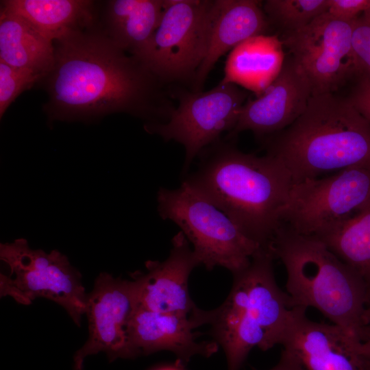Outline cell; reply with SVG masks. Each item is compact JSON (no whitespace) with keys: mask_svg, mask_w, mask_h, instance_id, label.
<instances>
[{"mask_svg":"<svg viewBox=\"0 0 370 370\" xmlns=\"http://www.w3.org/2000/svg\"><path fill=\"white\" fill-rule=\"evenodd\" d=\"M95 25L53 41L54 63L42 79L49 120L86 122L119 112L149 119L164 114L156 105L160 81Z\"/></svg>","mask_w":370,"mask_h":370,"instance_id":"6da1fadb","label":"cell"},{"mask_svg":"<svg viewBox=\"0 0 370 370\" xmlns=\"http://www.w3.org/2000/svg\"><path fill=\"white\" fill-rule=\"evenodd\" d=\"M183 182L223 211L249 238L269 250L293 186L278 159L221 144Z\"/></svg>","mask_w":370,"mask_h":370,"instance_id":"7a4b0ae2","label":"cell"},{"mask_svg":"<svg viewBox=\"0 0 370 370\" xmlns=\"http://www.w3.org/2000/svg\"><path fill=\"white\" fill-rule=\"evenodd\" d=\"M293 184L355 166H370V121L334 93L312 95L304 112L265 139Z\"/></svg>","mask_w":370,"mask_h":370,"instance_id":"3957f363","label":"cell"},{"mask_svg":"<svg viewBox=\"0 0 370 370\" xmlns=\"http://www.w3.org/2000/svg\"><path fill=\"white\" fill-rule=\"evenodd\" d=\"M269 251L260 250L243 270L233 274L231 291L219 307L201 310V325L225 354L227 370H240L254 347L267 351L280 345L294 306L278 286Z\"/></svg>","mask_w":370,"mask_h":370,"instance_id":"277c9868","label":"cell"},{"mask_svg":"<svg viewBox=\"0 0 370 370\" xmlns=\"http://www.w3.org/2000/svg\"><path fill=\"white\" fill-rule=\"evenodd\" d=\"M269 251L284 264L294 307L314 308L358 341L370 297L364 280L320 240L282 224Z\"/></svg>","mask_w":370,"mask_h":370,"instance_id":"5b68a950","label":"cell"},{"mask_svg":"<svg viewBox=\"0 0 370 370\" xmlns=\"http://www.w3.org/2000/svg\"><path fill=\"white\" fill-rule=\"evenodd\" d=\"M157 201L160 217L181 228L200 264L208 270L222 267L236 273L264 249L184 182L176 189L160 188Z\"/></svg>","mask_w":370,"mask_h":370,"instance_id":"8992f818","label":"cell"},{"mask_svg":"<svg viewBox=\"0 0 370 370\" xmlns=\"http://www.w3.org/2000/svg\"><path fill=\"white\" fill-rule=\"evenodd\" d=\"M0 259L9 272L0 274L1 297L9 296L23 305L35 299H50L63 307L80 326L86 314L88 294L80 273L57 250L47 253L32 249L27 240L1 243Z\"/></svg>","mask_w":370,"mask_h":370,"instance_id":"52a82bcc","label":"cell"},{"mask_svg":"<svg viewBox=\"0 0 370 370\" xmlns=\"http://www.w3.org/2000/svg\"><path fill=\"white\" fill-rule=\"evenodd\" d=\"M369 202L370 166H355L293 184L281 221L297 234L319 238Z\"/></svg>","mask_w":370,"mask_h":370,"instance_id":"ba28073f","label":"cell"},{"mask_svg":"<svg viewBox=\"0 0 370 370\" xmlns=\"http://www.w3.org/2000/svg\"><path fill=\"white\" fill-rule=\"evenodd\" d=\"M213 1L164 0L145 62L160 82L194 79L206 53Z\"/></svg>","mask_w":370,"mask_h":370,"instance_id":"9c48e42d","label":"cell"},{"mask_svg":"<svg viewBox=\"0 0 370 370\" xmlns=\"http://www.w3.org/2000/svg\"><path fill=\"white\" fill-rule=\"evenodd\" d=\"M247 95L230 83H219L206 92H185L166 122H150L144 128L164 140L182 144L185 149L184 171H187L207 145L216 142L223 132L234 128Z\"/></svg>","mask_w":370,"mask_h":370,"instance_id":"30bf717a","label":"cell"},{"mask_svg":"<svg viewBox=\"0 0 370 370\" xmlns=\"http://www.w3.org/2000/svg\"><path fill=\"white\" fill-rule=\"evenodd\" d=\"M352 32V21L325 12L304 28L284 35L282 44L308 79L312 95L334 93L354 78Z\"/></svg>","mask_w":370,"mask_h":370,"instance_id":"8fae6325","label":"cell"},{"mask_svg":"<svg viewBox=\"0 0 370 370\" xmlns=\"http://www.w3.org/2000/svg\"><path fill=\"white\" fill-rule=\"evenodd\" d=\"M136 307V282L101 273L88 294L86 314L89 335L85 344L75 353L74 368L82 370L88 356L105 352L109 360L133 358L127 327Z\"/></svg>","mask_w":370,"mask_h":370,"instance_id":"7c38bea8","label":"cell"},{"mask_svg":"<svg viewBox=\"0 0 370 370\" xmlns=\"http://www.w3.org/2000/svg\"><path fill=\"white\" fill-rule=\"evenodd\" d=\"M295 306L280 345L304 370H370L357 339L341 327L310 320Z\"/></svg>","mask_w":370,"mask_h":370,"instance_id":"4fadbf2b","label":"cell"},{"mask_svg":"<svg viewBox=\"0 0 370 370\" xmlns=\"http://www.w3.org/2000/svg\"><path fill=\"white\" fill-rule=\"evenodd\" d=\"M312 96L310 84L293 58L284 57L275 79L255 99L246 101L230 137L251 131L265 139L284 130L306 110Z\"/></svg>","mask_w":370,"mask_h":370,"instance_id":"5bb4252c","label":"cell"},{"mask_svg":"<svg viewBox=\"0 0 370 370\" xmlns=\"http://www.w3.org/2000/svg\"><path fill=\"white\" fill-rule=\"evenodd\" d=\"M201 264L182 232L172 239L167 258L148 260L146 273L136 272V307L193 317L199 310L188 290L189 276Z\"/></svg>","mask_w":370,"mask_h":370,"instance_id":"9a60e30c","label":"cell"},{"mask_svg":"<svg viewBox=\"0 0 370 370\" xmlns=\"http://www.w3.org/2000/svg\"><path fill=\"white\" fill-rule=\"evenodd\" d=\"M199 327L189 316L154 312L136 307L127 327L132 357L169 351L185 364L195 356H211L218 350L217 342L197 341L194 330Z\"/></svg>","mask_w":370,"mask_h":370,"instance_id":"2e32d148","label":"cell"},{"mask_svg":"<svg viewBox=\"0 0 370 370\" xmlns=\"http://www.w3.org/2000/svg\"><path fill=\"white\" fill-rule=\"evenodd\" d=\"M269 22L255 0H214L205 57L194 77V91H200L217 61L245 40L264 35Z\"/></svg>","mask_w":370,"mask_h":370,"instance_id":"e0dca14e","label":"cell"},{"mask_svg":"<svg viewBox=\"0 0 370 370\" xmlns=\"http://www.w3.org/2000/svg\"><path fill=\"white\" fill-rule=\"evenodd\" d=\"M164 5V0L108 1L102 29L119 48L145 65Z\"/></svg>","mask_w":370,"mask_h":370,"instance_id":"ac0fdd59","label":"cell"},{"mask_svg":"<svg viewBox=\"0 0 370 370\" xmlns=\"http://www.w3.org/2000/svg\"><path fill=\"white\" fill-rule=\"evenodd\" d=\"M277 36L260 35L233 49L221 84H234L260 96L279 73L285 55Z\"/></svg>","mask_w":370,"mask_h":370,"instance_id":"d6986e66","label":"cell"},{"mask_svg":"<svg viewBox=\"0 0 370 370\" xmlns=\"http://www.w3.org/2000/svg\"><path fill=\"white\" fill-rule=\"evenodd\" d=\"M0 60L42 80L54 63L53 41L22 16L1 10Z\"/></svg>","mask_w":370,"mask_h":370,"instance_id":"ffe728a7","label":"cell"},{"mask_svg":"<svg viewBox=\"0 0 370 370\" xmlns=\"http://www.w3.org/2000/svg\"><path fill=\"white\" fill-rule=\"evenodd\" d=\"M1 10L22 16L53 41L96 22L95 3L86 0H6Z\"/></svg>","mask_w":370,"mask_h":370,"instance_id":"44dd1931","label":"cell"},{"mask_svg":"<svg viewBox=\"0 0 370 370\" xmlns=\"http://www.w3.org/2000/svg\"><path fill=\"white\" fill-rule=\"evenodd\" d=\"M317 239L353 269L370 290V202L354 216Z\"/></svg>","mask_w":370,"mask_h":370,"instance_id":"7402d4cb","label":"cell"},{"mask_svg":"<svg viewBox=\"0 0 370 370\" xmlns=\"http://www.w3.org/2000/svg\"><path fill=\"white\" fill-rule=\"evenodd\" d=\"M328 0H268L263 11L269 22L284 31V35L298 31L327 12Z\"/></svg>","mask_w":370,"mask_h":370,"instance_id":"603a6c76","label":"cell"},{"mask_svg":"<svg viewBox=\"0 0 370 370\" xmlns=\"http://www.w3.org/2000/svg\"><path fill=\"white\" fill-rule=\"evenodd\" d=\"M41 77L30 71L13 67L0 60V117L15 99L32 87Z\"/></svg>","mask_w":370,"mask_h":370,"instance_id":"cb8c5ba5","label":"cell"},{"mask_svg":"<svg viewBox=\"0 0 370 370\" xmlns=\"http://www.w3.org/2000/svg\"><path fill=\"white\" fill-rule=\"evenodd\" d=\"M352 53L355 77H370V8L352 21Z\"/></svg>","mask_w":370,"mask_h":370,"instance_id":"d4e9b609","label":"cell"},{"mask_svg":"<svg viewBox=\"0 0 370 370\" xmlns=\"http://www.w3.org/2000/svg\"><path fill=\"white\" fill-rule=\"evenodd\" d=\"M370 8V0H328L327 12L332 16L351 22Z\"/></svg>","mask_w":370,"mask_h":370,"instance_id":"484cf974","label":"cell"},{"mask_svg":"<svg viewBox=\"0 0 370 370\" xmlns=\"http://www.w3.org/2000/svg\"><path fill=\"white\" fill-rule=\"evenodd\" d=\"M349 95L352 106L370 121V77L357 76Z\"/></svg>","mask_w":370,"mask_h":370,"instance_id":"4316f807","label":"cell"},{"mask_svg":"<svg viewBox=\"0 0 370 370\" xmlns=\"http://www.w3.org/2000/svg\"><path fill=\"white\" fill-rule=\"evenodd\" d=\"M358 341L361 355L370 367V297L362 316Z\"/></svg>","mask_w":370,"mask_h":370,"instance_id":"83f0119b","label":"cell"},{"mask_svg":"<svg viewBox=\"0 0 370 370\" xmlns=\"http://www.w3.org/2000/svg\"><path fill=\"white\" fill-rule=\"evenodd\" d=\"M269 370H304V369L293 355L283 349L278 363Z\"/></svg>","mask_w":370,"mask_h":370,"instance_id":"f1b7e54d","label":"cell"},{"mask_svg":"<svg viewBox=\"0 0 370 370\" xmlns=\"http://www.w3.org/2000/svg\"><path fill=\"white\" fill-rule=\"evenodd\" d=\"M156 370H177V369H173V368L165 367V368H160V369H156Z\"/></svg>","mask_w":370,"mask_h":370,"instance_id":"f546056e","label":"cell"}]
</instances>
